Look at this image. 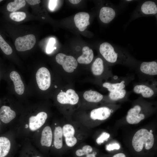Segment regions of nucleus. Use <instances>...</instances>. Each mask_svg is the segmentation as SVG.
Returning <instances> with one entry per match:
<instances>
[{
	"instance_id": "nucleus-1",
	"label": "nucleus",
	"mask_w": 157,
	"mask_h": 157,
	"mask_svg": "<svg viewBox=\"0 0 157 157\" xmlns=\"http://www.w3.org/2000/svg\"><path fill=\"white\" fill-rule=\"evenodd\" d=\"M154 143L152 133L147 129H142L138 131L133 136L132 144L134 149L137 152L141 151L144 145L146 149L152 148Z\"/></svg>"
},
{
	"instance_id": "nucleus-2",
	"label": "nucleus",
	"mask_w": 157,
	"mask_h": 157,
	"mask_svg": "<svg viewBox=\"0 0 157 157\" xmlns=\"http://www.w3.org/2000/svg\"><path fill=\"white\" fill-rule=\"evenodd\" d=\"M99 52L105 59L111 64H114L125 59L126 55L116 49L114 47L108 42L103 43L100 45Z\"/></svg>"
},
{
	"instance_id": "nucleus-3",
	"label": "nucleus",
	"mask_w": 157,
	"mask_h": 157,
	"mask_svg": "<svg viewBox=\"0 0 157 157\" xmlns=\"http://www.w3.org/2000/svg\"><path fill=\"white\" fill-rule=\"evenodd\" d=\"M56 60L58 63L62 65L64 69L68 73L73 72L78 65V62L74 57L63 53L58 54Z\"/></svg>"
},
{
	"instance_id": "nucleus-4",
	"label": "nucleus",
	"mask_w": 157,
	"mask_h": 157,
	"mask_svg": "<svg viewBox=\"0 0 157 157\" xmlns=\"http://www.w3.org/2000/svg\"><path fill=\"white\" fill-rule=\"evenodd\" d=\"M35 36L33 34H28L17 38L15 41V46L19 51H25L31 49L36 43Z\"/></svg>"
},
{
	"instance_id": "nucleus-5",
	"label": "nucleus",
	"mask_w": 157,
	"mask_h": 157,
	"mask_svg": "<svg viewBox=\"0 0 157 157\" xmlns=\"http://www.w3.org/2000/svg\"><path fill=\"white\" fill-rule=\"evenodd\" d=\"M36 81L39 88L42 90L48 89L51 85L50 74L46 68L42 67L39 69L36 74Z\"/></svg>"
},
{
	"instance_id": "nucleus-6",
	"label": "nucleus",
	"mask_w": 157,
	"mask_h": 157,
	"mask_svg": "<svg viewBox=\"0 0 157 157\" xmlns=\"http://www.w3.org/2000/svg\"><path fill=\"white\" fill-rule=\"evenodd\" d=\"M57 100L61 104L75 105L78 102L79 97L74 90L69 89L66 92H60L57 95Z\"/></svg>"
},
{
	"instance_id": "nucleus-7",
	"label": "nucleus",
	"mask_w": 157,
	"mask_h": 157,
	"mask_svg": "<svg viewBox=\"0 0 157 157\" xmlns=\"http://www.w3.org/2000/svg\"><path fill=\"white\" fill-rule=\"evenodd\" d=\"M141 110V107L139 105H136L130 109L126 117L127 122L130 124H137L143 119L145 116L143 114L140 113Z\"/></svg>"
},
{
	"instance_id": "nucleus-8",
	"label": "nucleus",
	"mask_w": 157,
	"mask_h": 157,
	"mask_svg": "<svg viewBox=\"0 0 157 157\" xmlns=\"http://www.w3.org/2000/svg\"><path fill=\"white\" fill-rule=\"evenodd\" d=\"M47 115L44 112L38 113L35 116H32L29 118V128L31 131H35L40 128L45 123Z\"/></svg>"
},
{
	"instance_id": "nucleus-9",
	"label": "nucleus",
	"mask_w": 157,
	"mask_h": 157,
	"mask_svg": "<svg viewBox=\"0 0 157 157\" xmlns=\"http://www.w3.org/2000/svg\"><path fill=\"white\" fill-rule=\"evenodd\" d=\"M90 15L86 12H81L76 13L74 18L76 26L81 31H84L89 25Z\"/></svg>"
},
{
	"instance_id": "nucleus-10",
	"label": "nucleus",
	"mask_w": 157,
	"mask_h": 157,
	"mask_svg": "<svg viewBox=\"0 0 157 157\" xmlns=\"http://www.w3.org/2000/svg\"><path fill=\"white\" fill-rule=\"evenodd\" d=\"M111 112V110L108 107H101L92 110L90 113V117L94 120H104L110 116Z\"/></svg>"
},
{
	"instance_id": "nucleus-11",
	"label": "nucleus",
	"mask_w": 157,
	"mask_h": 157,
	"mask_svg": "<svg viewBox=\"0 0 157 157\" xmlns=\"http://www.w3.org/2000/svg\"><path fill=\"white\" fill-rule=\"evenodd\" d=\"M116 15L115 11L113 8L109 7L104 6L100 9L99 18L102 22L108 24L113 20Z\"/></svg>"
},
{
	"instance_id": "nucleus-12",
	"label": "nucleus",
	"mask_w": 157,
	"mask_h": 157,
	"mask_svg": "<svg viewBox=\"0 0 157 157\" xmlns=\"http://www.w3.org/2000/svg\"><path fill=\"white\" fill-rule=\"evenodd\" d=\"M10 76L14 83L16 92L19 95L23 94L24 86L19 74L16 71H13L10 74Z\"/></svg>"
},
{
	"instance_id": "nucleus-13",
	"label": "nucleus",
	"mask_w": 157,
	"mask_h": 157,
	"mask_svg": "<svg viewBox=\"0 0 157 157\" xmlns=\"http://www.w3.org/2000/svg\"><path fill=\"white\" fill-rule=\"evenodd\" d=\"M140 69L145 74L156 75L157 74V63L155 61L143 62L140 64Z\"/></svg>"
},
{
	"instance_id": "nucleus-14",
	"label": "nucleus",
	"mask_w": 157,
	"mask_h": 157,
	"mask_svg": "<svg viewBox=\"0 0 157 157\" xmlns=\"http://www.w3.org/2000/svg\"><path fill=\"white\" fill-rule=\"evenodd\" d=\"M140 11L144 15H154L157 13V6L154 2L148 1L144 2L141 5Z\"/></svg>"
},
{
	"instance_id": "nucleus-15",
	"label": "nucleus",
	"mask_w": 157,
	"mask_h": 157,
	"mask_svg": "<svg viewBox=\"0 0 157 157\" xmlns=\"http://www.w3.org/2000/svg\"><path fill=\"white\" fill-rule=\"evenodd\" d=\"M16 113L9 107L3 106L0 109V118L1 121L5 123H8L15 117Z\"/></svg>"
},
{
	"instance_id": "nucleus-16",
	"label": "nucleus",
	"mask_w": 157,
	"mask_h": 157,
	"mask_svg": "<svg viewBox=\"0 0 157 157\" xmlns=\"http://www.w3.org/2000/svg\"><path fill=\"white\" fill-rule=\"evenodd\" d=\"M83 54L77 59V62L79 63L89 64L92 60L94 58L93 50L87 46H85L82 49Z\"/></svg>"
},
{
	"instance_id": "nucleus-17",
	"label": "nucleus",
	"mask_w": 157,
	"mask_h": 157,
	"mask_svg": "<svg viewBox=\"0 0 157 157\" xmlns=\"http://www.w3.org/2000/svg\"><path fill=\"white\" fill-rule=\"evenodd\" d=\"M52 133L51 127L47 126L43 129L42 133L40 142L42 146L49 147L52 140Z\"/></svg>"
},
{
	"instance_id": "nucleus-18",
	"label": "nucleus",
	"mask_w": 157,
	"mask_h": 157,
	"mask_svg": "<svg viewBox=\"0 0 157 157\" xmlns=\"http://www.w3.org/2000/svg\"><path fill=\"white\" fill-rule=\"evenodd\" d=\"M134 92L138 94H141L146 98L151 97L154 94V90L150 87L144 85H138L133 88Z\"/></svg>"
},
{
	"instance_id": "nucleus-19",
	"label": "nucleus",
	"mask_w": 157,
	"mask_h": 157,
	"mask_svg": "<svg viewBox=\"0 0 157 157\" xmlns=\"http://www.w3.org/2000/svg\"><path fill=\"white\" fill-rule=\"evenodd\" d=\"M83 96L87 101L91 102L97 103L101 101L103 98V96L99 92L90 90L85 91Z\"/></svg>"
},
{
	"instance_id": "nucleus-20",
	"label": "nucleus",
	"mask_w": 157,
	"mask_h": 157,
	"mask_svg": "<svg viewBox=\"0 0 157 157\" xmlns=\"http://www.w3.org/2000/svg\"><path fill=\"white\" fill-rule=\"evenodd\" d=\"M91 70L94 75L99 76L102 74L104 70V65L101 58L98 57L95 59L92 65Z\"/></svg>"
},
{
	"instance_id": "nucleus-21",
	"label": "nucleus",
	"mask_w": 157,
	"mask_h": 157,
	"mask_svg": "<svg viewBox=\"0 0 157 157\" xmlns=\"http://www.w3.org/2000/svg\"><path fill=\"white\" fill-rule=\"evenodd\" d=\"M53 144L55 147L57 149L61 148L63 146L62 129L60 126L55 128L54 133Z\"/></svg>"
},
{
	"instance_id": "nucleus-22",
	"label": "nucleus",
	"mask_w": 157,
	"mask_h": 157,
	"mask_svg": "<svg viewBox=\"0 0 157 157\" xmlns=\"http://www.w3.org/2000/svg\"><path fill=\"white\" fill-rule=\"evenodd\" d=\"M10 145V142L8 138L0 137V157H4L8 154Z\"/></svg>"
},
{
	"instance_id": "nucleus-23",
	"label": "nucleus",
	"mask_w": 157,
	"mask_h": 157,
	"mask_svg": "<svg viewBox=\"0 0 157 157\" xmlns=\"http://www.w3.org/2000/svg\"><path fill=\"white\" fill-rule=\"evenodd\" d=\"M125 81H123L120 83H110L105 82L103 84V86L107 89L110 92H114L123 89L125 86Z\"/></svg>"
},
{
	"instance_id": "nucleus-24",
	"label": "nucleus",
	"mask_w": 157,
	"mask_h": 157,
	"mask_svg": "<svg viewBox=\"0 0 157 157\" xmlns=\"http://www.w3.org/2000/svg\"><path fill=\"white\" fill-rule=\"evenodd\" d=\"M26 4L24 0H15L9 3L7 6V10L10 12H14L24 7Z\"/></svg>"
},
{
	"instance_id": "nucleus-25",
	"label": "nucleus",
	"mask_w": 157,
	"mask_h": 157,
	"mask_svg": "<svg viewBox=\"0 0 157 157\" xmlns=\"http://www.w3.org/2000/svg\"><path fill=\"white\" fill-rule=\"evenodd\" d=\"M63 135L65 138H70L74 136L75 131L73 126L69 124L65 125L62 128Z\"/></svg>"
},
{
	"instance_id": "nucleus-26",
	"label": "nucleus",
	"mask_w": 157,
	"mask_h": 157,
	"mask_svg": "<svg viewBox=\"0 0 157 157\" xmlns=\"http://www.w3.org/2000/svg\"><path fill=\"white\" fill-rule=\"evenodd\" d=\"M126 93V90L123 89L110 92L109 94V97L111 100L113 101H116L124 98Z\"/></svg>"
},
{
	"instance_id": "nucleus-27",
	"label": "nucleus",
	"mask_w": 157,
	"mask_h": 157,
	"mask_svg": "<svg viewBox=\"0 0 157 157\" xmlns=\"http://www.w3.org/2000/svg\"><path fill=\"white\" fill-rule=\"evenodd\" d=\"M0 47L4 53L6 55H9L12 53L13 50L11 47L6 42L0 35Z\"/></svg>"
},
{
	"instance_id": "nucleus-28",
	"label": "nucleus",
	"mask_w": 157,
	"mask_h": 157,
	"mask_svg": "<svg viewBox=\"0 0 157 157\" xmlns=\"http://www.w3.org/2000/svg\"><path fill=\"white\" fill-rule=\"evenodd\" d=\"M26 16L25 13L21 12H13L10 15V18L16 22H20L24 20Z\"/></svg>"
},
{
	"instance_id": "nucleus-29",
	"label": "nucleus",
	"mask_w": 157,
	"mask_h": 157,
	"mask_svg": "<svg viewBox=\"0 0 157 157\" xmlns=\"http://www.w3.org/2000/svg\"><path fill=\"white\" fill-rule=\"evenodd\" d=\"M93 150L92 147L90 146L86 145L84 146L82 149H78L76 152V155L79 156L87 155L91 152Z\"/></svg>"
},
{
	"instance_id": "nucleus-30",
	"label": "nucleus",
	"mask_w": 157,
	"mask_h": 157,
	"mask_svg": "<svg viewBox=\"0 0 157 157\" xmlns=\"http://www.w3.org/2000/svg\"><path fill=\"white\" fill-rule=\"evenodd\" d=\"M55 43L56 40L54 38H51L50 39L46 49V51L47 53H51L54 49H56V47H54Z\"/></svg>"
},
{
	"instance_id": "nucleus-31",
	"label": "nucleus",
	"mask_w": 157,
	"mask_h": 157,
	"mask_svg": "<svg viewBox=\"0 0 157 157\" xmlns=\"http://www.w3.org/2000/svg\"><path fill=\"white\" fill-rule=\"evenodd\" d=\"M110 135L108 133L104 132L97 138L96 142L99 144H100L105 141H107L110 137Z\"/></svg>"
},
{
	"instance_id": "nucleus-32",
	"label": "nucleus",
	"mask_w": 157,
	"mask_h": 157,
	"mask_svg": "<svg viewBox=\"0 0 157 157\" xmlns=\"http://www.w3.org/2000/svg\"><path fill=\"white\" fill-rule=\"evenodd\" d=\"M65 139L67 145L69 147H73L77 142V139L75 136L70 138H65Z\"/></svg>"
},
{
	"instance_id": "nucleus-33",
	"label": "nucleus",
	"mask_w": 157,
	"mask_h": 157,
	"mask_svg": "<svg viewBox=\"0 0 157 157\" xmlns=\"http://www.w3.org/2000/svg\"><path fill=\"white\" fill-rule=\"evenodd\" d=\"M120 148V146L119 144L115 143L110 144L106 146V149L109 151H111L114 149L118 150Z\"/></svg>"
},
{
	"instance_id": "nucleus-34",
	"label": "nucleus",
	"mask_w": 157,
	"mask_h": 157,
	"mask_svg": "<svg viewBox=\"0 0 157 157\" xmlns=\"http://www.w3.org/2000/svg\"><path fill=\"white\" fill-rule=\"evenodd\" d=\"M57 0H50L49 3V7L51 10H53L56 5Z\"/></svg>"
},
{
	"instance_id": "nucleus-35",
	"label": "nucleus",
	"mask_w": 157,
	"mask_h": 157,
	"mask_svg": "<svg viewBox=\"0 0 157 157\" xmlns=\"http://www.w3.org/2000/svg\"><path fill=\"white\" fill-rule=\"evenodd\" d=\"M26 1L28 3L32 5H34L39 4L41 2L39 0H27Z\"/></svg>"
},
{
	"instance_id": "nucleus-36",
	"label": "nucleus",
	"mask_w": 157,
	"mask_h": 157,
	"mask_svg": "<svg viewBox=\"0 0 157 157\" xmlns=\"http://www.w3.org/2000/svg\"><path fill=\"white\" fill-rule=\"evenodd\" d=\"M113 157H126V156L124 154L119 153L115 155Z\"/></svg>"
},
{
	"instance_id": "nucleus-37",
	"label": "nucleus",
	"mask_w": 157,
	"mask_h": 157,
	"mask_svg": "<svg viewBox=\"0 0 157 157\" xmlns=\"http://www.w3.org/2000/svg\"><path fill=\"white\" fill-rule=\"evenodd\" d=\"M81 0H69V2L71 3H72L74 4H77L79 3Z\"/></svg>"
},
{
	"instance_id": "nucleus-38",
	"label": "nucleus",
	"mask_w": 157,
	"mask_h": 157,
	"mask_svg": "<svg viewBox=\"0 0 157 157\" xmlns=\"http://www.w3.org/2000/svg\"><path fill=\"white\" fill-rule=\"evenodd\" d=\"M95 154L94 153L92 154H88L86 155V157H96Z\"/></svg>"
},
{
	"instance_id": "nucleus-39",
	"label": "nucleus",
	"mask_w": 157,
	"mask_h": 157,
	"mask_svg": "<svg viewBox=\"0 0 157 157\" xmlns=\"http://www.w3.org/2000/svg\"><path fill=\"white\" fill-rule=\"evenodd\" d=\"M28 127V125L27 124H26L25 125V127L26 128H27Z\"/></svg>"
},
{
	"instance_id": "nucleus-40",
	"label": "nucleus",
	"mask_w": 157,
	"mask_h": 157,
	"mask_svg": "<svg viewBox=\"0 0 157 157\" xmlns=\"http://www.w3.org/2000/svg\"><path fill=\"white\" fill-rule=\"evenodd\" d=\"M126 1H132V0H126Z\"/></svg>"
},
{
	"instance_id": "nucleus-41",
	"label": "nucleus",
	"mask_w": 157,
	"mask_h": 157,
	"mask_svg": "<svg viewBox=\"0 0 157 157\" xmlns=\"http://www.w3.org/2000/svg\"><path fill=\"white\" fill-rule=\"evenodd\" d=\"M55 87L56 88H57V86H56V85H55Z\"/></svg>"
},
{
	"instance_id": "nucleus-42",
	"label": "nucleus",
	"mask_w": 157,
	"mask_h": 157,
	"mask_svg": "<svg viewBox=\"0 0 157 157\" xmlns=\"http://www.w3.org/2000/svg\"><path fill=\"white\" fill-rule=\"evenodd\" d=\"M35 157H40L39 156H37Z\"/></svg>"
},
{
	"instance_id": "nucleus-43",
	"label": "nucleus",
	"mask_w": 157,
	"mask_h": 157,
	"mask_svg": "<svg viewBox=\"0 0 157 157\" xmlns=\"http://www.w3.org/2000/svg\"><path fill=\"white\" fill-rule=\"evenodd\" d=\"M2 1V0H0V2H1V1Z\"/></svg>"
},
{
	"instance_id": "nucleus-44",
	"label": "nucleus",
	"mask_w": 157,
	"mask_h": 157,
	"mask_svg": "<svg viewBox=\"0 0 157 157\" xmlns=\"http://www.w3.org/2000/svg\"><path fill=\"white\" fill-rule=\"evenodd\" d=\"M42 19H44V18H43V17L42 18Z\"/></svg>"
},
{
	"instance_id": "nucleus-45",
	"label": "nucleus",
	"mask_w": 157,
	"mask_h": 157,
	"mask_svg": "<svg viewBox=\"0 0 157 157\" xmlns=\"http://www.w3.org/2000/svg\"></svg>"
}]
</instances>
